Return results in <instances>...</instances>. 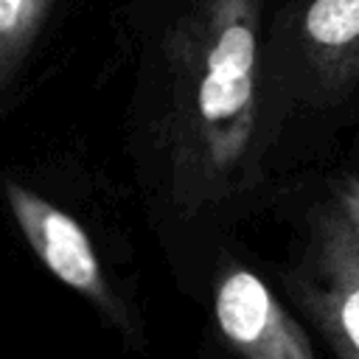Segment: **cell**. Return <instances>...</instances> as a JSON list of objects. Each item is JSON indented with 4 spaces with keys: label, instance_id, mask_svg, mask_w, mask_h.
<instances>
[{
    "label": "cell",
    "instance_id": "6da1fadb",
    "mask_svg": "<svg viewBox=\"0 0 359 359\" xmlns=\"http://www.w3.org/2000/svg\"><path fill=\"white\" fill-rule=\"evenodd\" d=\"M264 0H188L165 36L168 188L185 213L236 194L255 137Z\"/></svg>",
    "mask_w": 359,
    "mask_h": 359
},
{
    "label": "cell",
    "instance_id": "7a4b0ae2",
    "mask_svg": "<svg viewBox=\"0 0 359 359\" xmlns=\"http://www.w3.org/2000/svg\"><path fill=\"white\" fill-rule=\"evenodd\" d=\"M294 289L334 353L359 359V238L334 199L314 216L309 264Z\"/></svg>",
    "mask_w": 359,
    "mask_h": 359
},
{
    "label": "cell",
    "instance_id": "3957f363",
    "mask_svg": "<svg viewBox=\"0 0 359 359\" xmlns=\"http://www.w3.org/2000/svg\"><path fill=\"white\" fill-rule=\"evenodd\" d=\"M3 196L22 238L28 241L34 255L48 266V272L73 292L84 294L109 323H115L118 328H129L126 306L112 292L84 227L67 210L31 191L20 180H6Z\"/></svg>",
    "mask_w": 359,
    "mask_h": 359
},
{
    "label": "cell",
    "instance_id": "277c9868",
    "mask_svg": "<svg viewBox=\"0 0 359 359\" xmlns=\"http://www.w3.org/2000/svg\"><path fill=\"white\" fill-rule=\"evenodd\" d=\"M222 337L241 359H317L303 328L255 272L230 266L213 297Z\"/></svg>",
    "mask_w": 359,
    "mask_h": 359
},
{
    "label": "cell",
    "instance_id": "5b68a950",
    "mask_svg": "<svg viewBox=\"0 0 359 359\" xmlns=\"http://www.w3.org/2000/svg\"><path fill=\"white\" fill-rule=\"evenodd\" d=\"M300 36L325 93H345L359 81V0H311Z\"/></svg>",
    "mask_w": 359,
    "mask_h": 359
},
{
    "label": "cell",
    "instance_id": "8992f818",
    "mask_svg": "<svg viewBox=\"0 0 359 359\" xmlns=\"http://www.w3.org/2000/svg\"><path fill=\"white\" fill-rule=\"evenodd\" d=\"M53 3L56 0H0V93L17 79Z\"/></svg>",
    "mask_w": 359,
    "mask_h": 359
},
{
    "label": "cell",
    "instance_id": "52a82bcc",
    "mask_svg": "<svg viewBox=\"0 0 359 359\" xmlns=\"http://www.w3.org/2000/svg\"><path fill=\"white\" fill-rule=\"evenodd\" d=\"M334 202L359 238V174H342L334 188Z\"/></svg>",
    "mask_w": 359,
    "mask_h": 359
}]
</instances>
